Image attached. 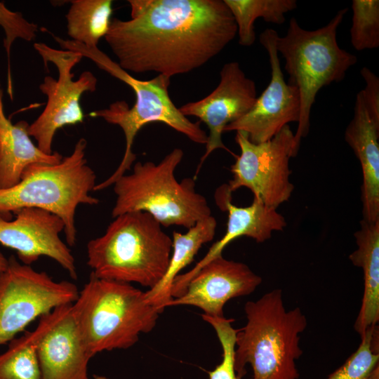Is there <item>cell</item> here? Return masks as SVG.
Instances as JSON below:
<instances>
[{
	"instance_id": "obj_7",
	"label": "cell",
	"mask_w": 379,
	"mask_h": 379,
	"mask_svg": "<svg viewBox=\"0 0 379 379\" xmlns=\"http://www.w3.org/2000/svg\"><path fill=\"white\" fill-rule=\"evenodd\" d=\"M86 147V140L81 138L72 152L60 162L27 167L18 184L0 190V213L11 215L23 208L49 211L62 220L66 242L74 246L77 207L99 203L98 198L91 195L97 183L95 173L85 157Z\"/></svg>"
},
{
	"instance_id": "obj_22",
	"label": "cell",
	"mask_w": 379,
	"mask_h": 379,
	"mask_svg": "<svg viewBox=\"0 0 379 379\" xmlns=\"http://www.w3.org/2000/svg\"><path fill=\"white\" fill-rule=\"evenodd\" d=\"M112 0H72L65 15L70 40L97 48L107 35L112 15Z\"/></svg>"
},
{
	"instance_id": "obj_29",
	"label": "cell",
	"mask_w": 379,
	"mask_h": 379,
	"mask_svg": "<svg viewBox=\"0 0 379 379\" xmlns=\"http://www.w3.org/2000/svg\"><path fill=\"white\" fill-rule=\"evenodd\" d=\"M360 73L365 82L361 91L364 105L370 118L379 126V78L366 67H363Z\"/></svg>"
},
{
	"instance_id": "obj_30",
	"label": "cell",
	"mask_w": 379,
	"mask_h": 379,
	"mask_svg": "<svg viewBox=\"0 0 379 379\" xmlns=\"http://www.w3.org/2000/svg\"><path fill=\"white\" fill-rule=\"evenodd\" d=\"M8 263V259L0 251V272L6 268Z\"/></svg>"
},
{
	"instance_id": "obj_6",
	"label": "cell",
	"mask_w": 379,
	"mask_h": 379,
	"mask_svg": "<svg viewBox=\"0 0 379 379\" xmlns=\"http://www.w3.org/2000/svg\"><path fill=\"white\" fill-rule=\"evenodd\" d=\"M183 156L180 148H175L158 164L135 163L131 173L123 175L112 185L116 194L112 218L143 211L162 227L190 229L211 215L207 199L196 191L194 179L185 178L178 182L175 178V169Z\"/></svg>"
},
{
	"instance_id": "obj_24",
	"label": "cell",
	"mask_w": 379,
	"mask_h": 379,
	"mask_svg": "<svg viewBox=\"0 0 379 379\" xmlns=\"http://www.w3.org/2000/svg\"><path fill=\"white\" fill-rule=\"evenodd\" d=\"M34 330L8 343L0 354V379H42L36 352Z\"/></svg>"
},
{
	"instance_id": "obj_21",
	"label": "cell",
	"mask_w": 379,
	"mask_h": 379,
	"mask_svg": "<svg viewBox=\"0 0 379 379\" xmlns=\"http://www.w3.org/2000/svg\"><path fill=\"white\" fill-rule=\"evenodd\" d=\"M216 227L217 221L211 215L199 220L185 233L173 232L172 253L166 272L155 286L145 291L149 302L161 313L173 299L171 291L175 279L193 262L201 246L213 239Z\"/></svg>"
},
{
	"instance_id": "obj_2",
	"label": "cell",
	"mask_w": 379,
	"mask_h": 379,
	"mask_svg": "<svg viewBox=\"0 0 379 379\" xmlns=\"http://www.w3.org/2000/svg\"><path fill=\"white\" fill-rule=\"evenodd\" d=\"M62 45L65 49L79 52L100 69L126 84L135 95V102L132 107H129L126 102L120 100L111 103L107 108L89 114L91 117L100 118L109 124L119 126L126 140L124 154L119 166L105 180L96 184L94 191L112 185L131 169L136 159L135 154L133 152L135 138L138 131L149 123H164L192 142L206 145L208 134L201 128L200 121H191L171 100L168 93L170 77L158 74L150 80H140L123 69L98 47L89 48L70 39L64 40Z\"/></svg>"
},
{
	"instance_id": "obj_11",
	"label": "cell",
	"mask_w": 379,
	"mask_h": 379,
	"mask_svg": "<svg viewBox=\"0 0 379 379\" xmlns=\"http://www.w3.org/2000/svg\"><path fill=\"white\" fill-rule=\"evenodd\" d=\"M235 141L240 154L231 166L232 178L222 185L225 190L232 194L240 187H246L254 198L275 208L287 201L294 190L289 179V160L298 154L289 125L264 142L253 143L247 133L240 131H236Z\"/></svg>"
},
{
	"instance_id": "obj_31",
	"label": "cell",
	"mask_w": 379,
	"mask_h": 379,
	"mask_svg": "<svg viewBox=\"0 0 379 379\" xmlns=\"http://www.w3.org/2000/svg\"><path fill=\"white\" fill-rule=\"evenodd\" d=\"M368 379H379V366L372 371Z\"/></svg>"
},
{
	"instance_id": "obj_18",
	"label": "cell",
	"mask_w": 379,
	"mask_h": 379,
	"mask_svg": "<svg viewBox=\"0 0 379 379\" xmlns=\"http://www.w3.org/2000/svg\"><path fill=\"white\" fill-rule=\"evenodd\" d=\"M379 126L368 116L361 91L358 92L353 117L348 124L345 140L357 157L362 171L363 220H379Z\"/></svg>"
},
{
	"instance_id": "obj_8",
	"label": "cell",
	"mask_w": 379,
	"mask_h": 379,
	"mask_svg": "<svg viewBox=\"0 0 379 379\" xmlns=\"http://www.w3.org/2000/svg\"><path fill=\"white\" fill-rule=\"evenodd\" d=\"M347 11L346 8L340 9L326 25L315 30L302 28L291 18L286 34L277 38V49L285 61L288 84L295 86L300 95V119L294 133L297 154L301 140L309 133L311 109L319 91L343 81L357 62L356 55L341 48L337 41L338 28Z\"/></svg>"
},
{
	"instance_id": "obj_5",
	"label": "cell",
	"mask_w": 379,
	"mask_h": 379,
	"mask_svg": "<svg viewBox=\"0 0 379 379\" xmlns=\"http://www.w3.org/2000/svg\"><path fill=\"white\" fill-rule=\"evenodd\" d=\"M72 307L92 357L131 347L140 334L152 331L161 314L149 302L145 292L131 284L98 278L92 273Z\"/></svg>"
},
{
	"instance_id": "obj_25",
	"label": "cell",
	"mask_w": 379,
	"mask_h": 379,
	"mask_svg": "<svg viewBox=\"0 0 379 379\" xmlns=\"http://www.w3.org/2000/svg\"><path fill=\"white\" fill-rule=\"evenodd\" d=\"M360 338L356 351L326 379H368L379 366L378 326L368 328Z\"/></svg>"
},
{
	"instance_id": "obj_13",
	"label": "cell",
	"mask_w": 379,
	"mask_h": 379,
	"mask_svg": "<svg viewBox=\"0 0 379 379\" xmlns=\"http://www.w3.org/2000/svg\"><path fill=\"white\" fill-rule=\"evenodd\" d=\"M11 215L0 213V244L15 251L20 262L31 265L41 256L54 260L71 278L77 279L75 259L61 239L64 223L56 215L37 208H23Z\"/></svg>"
},
{
	"instance_id": "obj_1",
	"label": "cell",
	"mask_w": 379,
	"mask_h": 379,
	"mask_svg": "<svg viewBox=\"0 0 379 379\" xmlns=\"http://www.w3.org/2000/svg\"><path fill=\"white\" fill-rule=\"evenodd\" d=\"M131 19L112 18L105 39L119 65L171 78L218 55L237 27L223 0H128Z\"/></svg>"
},
{
	"instance_id": "obj_10",
	"label": "cell",
	"mask_w": 379,
	"mask_h": 379,
	"mask_svg": "<svg viewBox=\"0 0 379 379\" xmlns=\"http://www.w3.org/2000/svg\"><path fill=\"white\" fill-rule=\"evenodd\" d=\"M34 48L44 65L53 63L57 68L55 79L46 76L39 88L47 98L44 109L28 126V133L38 147L44 153L51 154L53 142L58 130L68 125L82 123L84 114L80 103L82 95L94 92L98 80L90 71L83 72L74 80L73 68L84 58L77 51L56 49L45 43L36 42Z\"/></svg>"
},
{
	"instance_id": "obj_16",
	"label": "cell",
	"mask_w": 379,
	"mask_h": 379,
	"mask_svg": "<svg viewBox=\"0 0 379 379\" xmlns=\"http://www.w3.org/2000/svg\"><path fill=\"white\" fill-rule=\"evenodd\" d=\"M262 278L246 264L220 255L202 267L191 279L185 293L172 299L170 306L191 305L213 317H223L224 306L231 299L249 295Z\"/></svg>"
},
{
	"instance_id": "obj_9",
	"label": "cell",
	"mask_w": 379,
	"mask_h": 379,
	"mask_svg": "<svg viewBox=\"0 0 379 379\" xmlns=\"http://www.w3.org/2000/svg\"><path fill=\"white\" fill-rule=\"evenodd\" d=\"M0 272V345L8 343L35 319L72 304L79 291L71 281H55L46 272L8 258Z\"/></svg>"
},
{
	"instance_id": "obj_19",
	"label": "cell",
	"mask_w": 379,
	"mask_h": 379,
	"mask_svg": "<svg viewBox=\"0 0 379 379\" xmlns=\"http://www.w3.org/2000/svg\"><path fill=\"white\" fill-rule=\"evenodd\" d=\"M3 98L0 83V190L18 184L29 166L55 164L63 158L57 152L44 153L32 142L27 131L28 122L22 120L13 124L6 116Z\"/></svg>"
},
{
	"instance_id": "obj_23",
	"label": "cell",
	"mask_w": 379,
	"mask_h": 379,
	"mask_svg": "<svg viewBox=\"0 0 379 379\" xmlns=\"http://www.w3.org/2000/svg\"><path fill=\"white\" fill-rule=\"evenodd\" d=\"M223 1L237 25L239 44L244 46H250L255 41L254 22L257 18L281 25L286 20L285 14L297 7L295 0Z\"/></svg>"
},
{
	"instance_id": "obj_20",
	"label": "cell",
	"mask_w": 379,
	"mask_h": 379,
	"mask_svg": "<svg viewBox=\"0 0 379 379\" xmlns=\"http://www.w3.org/2000/svg\"><path fill=\"white\" fill-rule=\"evenodd\" d=\"M357 249L349 255L352 263L364 274V293L361 307L354 324L361 336L379 321V220H361L360 229L354 234Z\"/></svg>"
},
{
	"instance_id": "obj_15",
	"label": "cell",
	"mask_w": 379,
	"mask_h": 379,
	"mask_svg": "<svg viewBox=\"0 0 379 379\" xmlns=\"http://www.w3.org/2000/svg\"><path fill=\"white\" fill-rule=\"evenodd\" d=\"M220 77L218 86L206 97L179 107L184 116L199 118L209 131L206 151L196 173L215 149L231 152L222 140L224 128L246 114L257 99L255 84L246 76L239 62L225 63L220 72Z\"/></svg>"
},
{
	"instance_id": "obj_4",
	"label": "cell",
	"mask_w": 379,
	"mask_h": 379,
	"mask_svg": "<svg viewBox=\"0 0 379 379\" xmlns=\"http://www.w3.org/2000/svg\"><path fill=\"white\" fill-rule=\"evenodd\" d=\"M86 253L95 277L150 289L166 272L172 238L150 214L129 212L114 218L102 236L90 240Z\"/></svg>"
},
{
	"instance_id": "obj_28",
	"label": "cell",
	"mask_w": 379,
	"mask_h": 379,
	"mask_svg": "<svg viewBox=\"0 0 379 379\" xmlns=\"http://www.w3.org/2000/svg\"><path fill=\"white\" fill-rule=\"evenodd\" d=\"M0 26L4 31V46L8 58V93L13 98V84L10 67L11 46L17 39L26 41H34L39 31L38 25L28 21L20 12L8 8L4 3L0 2Z\"/></svg>"
},
{
	"instance_id": "obj_3",
	"label": "cell",
	"mask_w": 379,
	"mask_h": 379,
	"mask_svg": "<svg viewBox=\"0 0 379 379\" xmlns=\"http://www.w3.org/2000/svg\"><path fill=\"white\" fill-rule=\"evenodd\" d=\"M244 312L246 323L236 335L237 374L243 378L249 364L252 379H298L295 361L302 354L300 338L307 324L301 310H286L277 288L248 301Z\"/></svg>"
},
{
	"instance_id": "obj_32",
	"label": "cell",
	"mask_w": 379,
	"mask_h": 379,
	"mask_svg": "<svg viewBox=\"0 0 379 379\" xmlns=\"http://www.w3.org/2000/svg\"><path fill=\"white\" fill-rule=\"evenodd\" d=\"M90 379H111V378L103 376V375H94L93 378H90Z\"/></svg>"
},
{
	"instance_id": "obj_26",
	"label": "cell",
	"mask_w": 379,
	"mask_h": 379,
	"mask_svg": "<svg viewBox=\"0 0 379 379\" xmlns=\"http://www.w3.org/2000/svg\"><path fill=\"white\" fill-rule=\"evenodd\" d=\"M350 40L358 51L379 47V1L353 0Z\"/></svg>"
},
{
	"instance_id": "obj_17",
	"label": "cell",
	"mask_w": 379,
	"mask_h": 379,
	"mask_svg": "<svg viewBox=\"0 0 379 379\" xmlns=\"http://www.w3.org/2000/svg\"><path fill=\"white\" fill-rule=\"evenodd\" d=\"M215 199L218 206L228 213L226 232L193 268L176 277L171 291L172 298L181 296L195 274L208 262L222 255V251L232 241L244 236L262 243L270 239L274 232L281 231L286 226L285 218L277 208L266 206L256 198L253 197L252 204L246 207L234 205L232 194L222 185L217 189Z\"/></svg>"
},
{
	"instance_id": "obj_27",
	"label": "cell",
	"mask_w": 379,
	"mask_h": 379,
	"mask_svg": "<svg viewBox=\"0 0 379 379\" xmlns=\"http://www.w3.org/2000/svg\"><path fill=\"white\" fill-rule=\"evenodd\" d=\"M202 319L215 330L222 350V359L220 364L208 371L209 379H242L234 369V350L237 331L232 326V319L213 317L204 314ZM252 379V378H249Z\"/></svg>"
},
{
	"instance_id": "obj_12",
	"label": "cell",
	"mask_w": 379,
	"mask_h": 379,
	"mask_svg": "<svg viewBox=\"0 0 379 379\" xmlns=\"http://www.w3.org/2000/svg\"><path fill=\"white\" fill-rule=\"evenodd\" d=\"M279 36L269 28L259 36L267 51L271 68V79L251 109L238 120L228 124L224 132L244 131L251 142L258 144L277 135L291 122H298L300 100L298 88L286 82L277 49Z\"/></svg>"
},
{
	"instance_id": "obj_14",
	"label": "cell",
	"mask_w": 379,
	"mask_h": 379,
	"mask_svg": "<svg viewBox=\"0 0 379 379\" xmlns=\"http://www.w3.org/2000/svg\"><path fill=\"white\" fill-rule=\"evenodd\" d=\"M72 304L41 317L34 329L42 379H90L88 365L93 357L82 338Z\"/></svg>"
}]
</instances>
